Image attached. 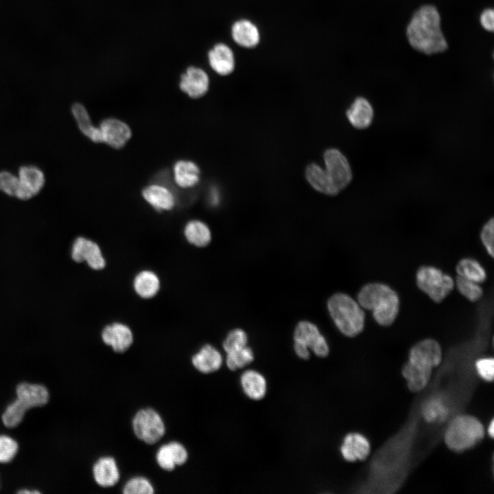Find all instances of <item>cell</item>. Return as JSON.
Returning <instances> with one entry per match:
<instances>
[{
	"mask_svg": "<svg viewBox=\"0 0 494 494\" xmlns=\"http://www.w3.org/2000/svg\"><path fill=\"white\" fill-rule=\"evenodd\" d=\"M480 23L487 31L493 32L494 29V11L491 8L483 10L480 15Z\"/></svg>",
	"mask_w": 494,
	"mask_h": 494,
	"instance_id": "41",
	"label": "cell"
},
{
	"mask_svg": "<svg viewBox=\"0 0 494 494\" xmlns=\"http://www.w3.org/2000/svg\"><path fill=\"white\" fill-rule=\"evenodd\" d=\"M294 351L301 359L309 358V349L320 357H325L329 354V348L326 339L316 325L309 321L298 323L294 333Z\"/></svg>",
	"mask_w": 494,
	"mask_h": 494,
	"instance_id": "6",
	"label": "cell"
},
{
	"mask_svg": "<svg viewBox=\"0 0 494 494\" xmlns=\"http://www.w3.org/2000/svg\"><path fill=\"white\" fill-rule=\"evenodd\" d=\"M329 314L337 328L346 336L352 338L364 329L365 314L358 302L344 293H336L327 302Z\"/></svg>",
	"mask_w": 494,
	"mask_h": 494,
	"instance_id": "3",
	"label": "cell"
},
{
	"mask_svg": "<svg viewBox=\"0 0 494 494\" xmlns=\"http://www.w3.org/2000/svg\"><path fill=\"white\" fill-rule=\"evenodd\" d=\"M476 368L480 377L492 381L494 376V360L493 358H482L476 362Z\"/></svg>",
	"mask_w": 494,
	"mask_h": 494,
	"instance_id": "40",
	"label": "cell"
},
{
	"mask_svg": "<svg viewBox=\"0 0 494 494\" xmlns=\"http://www.w3.org/2000/svg\"><path fill=\"white\" fill-rule=\"evenodd\" d=\"M20 187L16 198L27 200L36 196L45 186L43 171L34 165H24L18 170Z\"/></svg>",
	"mask_w": 494,
	"mask_h": 494,
	"instance_id": "9",
	"label": "cell"
},
{
	"mask_svg": "<svg viewBox=\"0 0 494 494\" xmlns=\"http://www.w3.org/2000/svg\"><path fill=\"white\" fill-rule=\"evenodd\" d=\"M247 342L248 337L245 331L240 329H235L228 333L222 346L227 353L247 346Z\"/></svg>",
	"mask_w": 494,
	"mask_h": 494,
	"instance_id": "36",
	"label": "cell"
},
{
	"mask_svg": "<svg viewBox=\"0 0 494 494\" xmlns=\"http://www.w3.org/2000/svg\"><path fill=\"white\" fill-rule=\"evenodd\" d=\"M19 451V444L13 438L0 435V463H8L12 461Z\"/></svg>",
	"mask_w": 494,
	"mask_h": 494,
	"instance_id": "37",
	"label": "cell"
},
{
	"mask_svg": "<svg viewBox=\"0 0 494 494\" xmlns=\"http://www.w3.org/2000/svg\"><path fill=\"white\" fill-rule=\"evenodd\" d=\"M17 493H19V494H40V493H41V492L39 491L38 490H36V489L35 490H29V489H21L20 491H19L17 492Z\"/></svg>",
	"mask_w": 494,
	"mask_h": 494,
	"instance_id": "42",
	"label": "cell"
},
{
	"mask_svg": "<svg viewBox=\"0 0 494 494\" xmlns=\"http://www.w3.org/2000/svg\"><path fill=\"white\" fill-rule=\"evenodd\" d=\"M189 458L187 448L180 442L171 441L159 447L155 460L158 467L163 471L171 472L177 466L185 464Z\"/></svg>",
	"mask_w": 494,
	"mask_h": 494,
	"instance_id": "11",
	"label": "cell"
},
{
	"mask_svg": "<svg viewBox=\"0 0 494 494\" xmlns=\"http://www.w3.org/2000/svg\"><path fill=\"white\" fill-rule=\"evenodd\" d=\"M432 370L408 361L403 366L402 374L407 380L409 389L412 392H419L428 384Z\"/></svg>",
	"mask_w": 494,
	"mask_h": 494,
	"instance_id": "26",
	"label": "cell"
},
{
	"mask_svg": "<svg viewBox=\"0 0 494 494\" xmlns=\"http://www.w3.org/2000/svg\"><path fill=\"white\" fill-rule=\"evenodd\" d=\"M442 349L437 341L425 339L416 343L410 351L409 362L432 369L441 362Z\"/></svg>",
	"mask_w": 494,
	"mask_h": 494,
	"instance_id": "10",
	"label": "cell"
},
{
	"mask_svg": "<svg viewBox=\"0 0 494 494\" xmlns=\"http://www.w3.org/2000/svg\"><path fill=\"white\" fill-rule=\"evenodd\" d=\"M173 174L176 184L181 188L192 187L199 181L200 169L190 161H177L174 165Z\"/></svg>",
	"mask_w": 494,
	"mask_h": 494,
	"instance_id": "25",
	"label": "cell"
},
{
	"mask_svg": "<svg viewBox=\"0 0 494 494\" xmlns=\"http://www.w3.org/2000/svg\"><path fill=\"white\" fill-rule=\"evenodd\" d=\"M480 239L488 254L494 257V220L491 218L483 226L480 232Z\"/></svg>",
	"mask_w": 494,
	"mask_h": 494,
	"instance_id": "39",
	"label": "cell"
},
{
	"mask_svg": "<svg viewBox=\"0 0 494 494\" xmlns=\"http://www.w3.org/2000/svg\"><path fill=\"white\" fill-rule=\"evenodd\" d=\"M240 384L244 394L250 399H262L267 391L264 376L255 370H247L240 377Z\"/></svg>",
	"mask_w": 494,
	"mask_h": 494,
	"instance_id": "24",
	"label": "cell"
},
{
	"mask_svg": "<svg viewBox=\"0 0 494 494\" xmlns=\"http://www.w3.org/2000/svg\"><path fill=\"white\" fill-rule=\"evenodd\" d=\"M184 234L189 243L198 247L207 246L211 239L209 228L200 220L189 222L185 227Z\"/></svg>",
	"mask_w": 494,
	"mask_h": 494,
	"instance_id": "30",
	"label": "cell"
},
{
	"mask_svg": "<svg viewBox=\"0 0 494 494\" xmlns=\"http://www.w3.org/2000/svg\"><path fill=\"white\" fill-rule=\"evenodd\" d=\"M102 143L113 148H121L131 137V130L124 121L115 118L103 120L99 126Z\"/></svg>",
	"mask_w": 494,
	"mask_h": 494,
	"instance_id": "14",
	"label": "cell"
},
{
	"mask_svg": "<svg viewBox=\"0 0 494 494\" xmlns=\"http://www.w3.org/2000/svg\"><path fill=\"white\" fill-rule=\"evenodd\" d=\"M179 87L191 98H199L209 90V78L204 70L196 67H188L180 76Z\"/></svg>",
	"mask_w": 494,
	"mask_h": 494,
	"instance_id": "13",
	"label": "cell"
},
{
	"mask_svg": "<svg viewBox=\"0 0 494 494\" xmlns=\"http://www.w3.org/2000/svg\"><path fill=\"white\" fill-rule=\"evenodd\" d=\"M71 113L83 134L95 143H102L99 128L92 124L88 111L82 104H73Z\"/></svg>",
	"mask_w": 494,
	"mask_h": 494,
	"instance_id": "27",
	"label": "cell"
},
{
	"mask_svg": "<svg viewBox=\"0 0 494 494\" xmlns=\"http://www.w3.org/2000/svg\"><path fill=\"white\" fill-rule=\"evenodd\" d=\"M346 115L353 127L364 129L371 124L374 112L370 103L366 98L358 97L346 110Z\"/></svg>",
	"mask_w": 494,
	"mask_h": 494,
	"instance_id": "23",
	"label": "cell"
},
{
	"mask_svg": "<svg viewBox=\"0 0 494 494\" xmlns=\"http://www.w3.org/2000/svg\"><path fill=\"white\" fill-rule=\"evenodd\" d=\"M305 176L308 183L316 191L322 193L335 196L338 194L331 186L325 169L316 163H311L307 167Z\"/></svg>",
	"mask_w": 494,
	"mask_h": 494,
	"instance_id": "29",
	"label": "cell"
},
{
	"mask_svg": "<svg viewBox=\"0 0 494 494\" xmlns=\"http://www.w3.org/2000/svg\"><path fill=\"white\" fill-rule=\"evenodd\" d=\"M223 358L220 351L211 344H205L191 357V364L198 372L209 374L217 371Z\"/></svg>",
	"mask_w": 494,
	"mask_h": 494,
	"instance_id": "19",
	"label": "cell"
},
{
	"mask_svg": "<svg viewBox=\"0 0 494 494\" xmlns=\"http://www.w3.org/2000/svg\"><path fill=\"white\" fill-rule=\"evenodd\" d=\"M484 435V427L478 419L469 415H460L448 426L445 441L451 450L462 451L476 445Z\"/></svg>",
	"mask_w": 494,
	"mask_h": 494,
	"instance_id": "4",
	"label": "cell"
},
{
	"mask_svg": "<svg viewBox=\"0 0 494 494\" xmlns=\"http://www.w3.org/2000/svg\"><path fill=\"white\" fill-rule=\"evenodd\" d=\"M416 281L418 287L436 303L442 302L455 286L451 276L431 266H423L418 269Z\"/></svg>",
	"mask_w": 494,
	"mask_h": 494,
	"instance_id": "5",
	"label": "cell"
},
{
	"mask_svg": "<svg viewBox=\"0 0 494 494\" xmlns=\"http://www.w3.org/2000/svg\"><path fill=\"white\" fill-rule=\"evenodd\" d=\"M72 259L78 263L86 261L94 270L103 269L105 259L99 246L84 237H78L73 243L71 252Z\"/></svg>",
	"mask_w": 494,
	"mask_h": 494,
	"instance_id": "12",
	"label": "cell"
},
{
	"mask_svg": "<svg viewBox=\"0 0 494 494\" xmlns=\"http://www.w3.org/2000/svg\"><path fill=\"white\" fill-rule=\"evenodd\" d=\"M102 339L113 351L122 353L132 346L133 335L127 325L116 322L104 327L102 332Z\"/></svg>",
	"mask_w": 494,
	"mask_h": 494,
	"instance_id": "15",
	"label": "cell"
},
{
	"mask_svg": "<svg viewBox=\"0 0 494 494\" xmlns=\"http://www.w3.org/2000/svg\"><path fill=\"white\" fill-rule=\"evenodd\" d=\"M134 289L137 294L143 298H150L156 294L160 287L158 276L152 271L143 270L134 279Z\"/></svg>",
	"mask_w": 494,
	"mask_h": 494,
	"instance_id": "28",
	"label": "cell"
},
{
	"mask_svg": "<svg viewBox=\"0 0 494 494\" xmlns=\"http://www.w3.org/2000/svg\"><path fill=\"white\" fill-rule=\"evenodd\" d=\"M325 172L333 188L338 193L351 181L352 172L346 156L338 149H328L324 153Z\"/></svg>",
	"mask_w": 494,
	"mask_h": 494,
	"instance_id": "8",
	"label": "cell"
},
{
	"mask_svg": "<svg viewBox=\"0 0 494 494\" xmlns=\"http://www.w3.org/2000/svg\"><path fill=\"white\" fill-rule=\"evenodd\" d=\"M254 353L250 347L246 346L240 349L226 353V364L231 370L242 368L254 360Z\"/></svg>",
	"mask_w": 494,
	"mask_h": 494,
	"instance_id": "33",
	"label": "cell"
},
{
	"mask_svg": "<svg viewBox=\"0 0 494 494\" xmlns=\"http://www.w3.org/2000/svg\"><path fill=\"white\" fill-rule=\"evenodd\" d=\"M28 409L18 399L8 404L1 414V421L5 427L12 429L17 427L23 420Z\"/></svg>",
	"mask_w": 494,
	"mask_h": 494,
	"instance_id": "32",
	"label": "cell"
},
{
	"mask_svg": "<svg viewBox=\"0 0 494 494\" xmlns=\"http://www.w3.org/2000/svg\"><path fill=\"white\" fill-rule=\"evenodd\" d=\"M231 36L236 44L248 49L258 45L261 39L257 26L246 19L234 22L231 27Z\"/></svg>",
	"mask_w": 494,
	"mask_h": 494,
	"instance_id": "20",
	"label": "cell"
},
{
	"mask_svg": "<svg viewBox=\"0 0 494 494\" xmlns=\"http://www.w3.org/2000/svg\"><path fill=\"white\" fill-rule=\"evenodd\" d=\"M458 276L478 283L486 279V272L484 267L475 259L466 257L460 259L456 266Z\"/></svg>",
	"mask_w": 494,
	"mask_h": 494,
	"instance_id": "31",
	"label": "cell"
},
{
	"mask_svg": "<svg viewBox=\"0 0 494 494\" xmlns=\"http://www.w3.org/2000/svg\"><path fill=\"white\" fill-rule=\"evenodd\" d=\"M406 34L410 45L427 55L443 52L448 47L440 29V14L432 5H423L414 13Z\"/></svg>",
	"mask_w": 494,
	"mask_h": 494,
	"instance_id": "1",
	"label": "cell"
},
{
	"mask_svg": "<svg viewBox=\"0 0 494 494\" xmlns=\"http://www.w3.org/2000/svg\"><path fill=\"white\" fill-rule=\"evenodd\" d=\"M124 494H153L154 488L151 482L143 476H134L128 479L122 489Z\"/></svg>",
	"mask_w": 494,
	"mask_h": 494,
	"instance_id": "35",
	"label": "cell"
},
{
	"mask_svg": "<svg viewBox=\"0 0 494 494\" xmlns=\"http://www.w3.org/2000/svg\"><path fill=\"white\" fill-rule=\"evenodd\" d=\"M370 449L368 440L358 433L347 434L340 447L342 457L349 462L364 460L368 456Z\"/></svg>",
	"mask_w": 494,
	"mask_h": 494,
	"instance_id": "22",
	"label": "cell"
},
{
	"mask_svg": "<svg viewBox=\"0 0 494 494\" xmlns=\"http://www.w3.org/2000/svg\"><path fill=\"white\" fill-rule=\"evenodd\" d=\"M489 435L493 438L494 436V421H491L488 430Z\"/></svg>",
	"mask_w": 494,
	"mask_h": 494,
	"instance_id": "43",
	"label": "cell"
},
{
	"mask_svg": "<svg viewBox=\"0 0 494 494\" xmlns=\"http://www.w3.org/2000/svg\"><path fill=\"white\" fill-rule=\"evenodd\" d=\"M134 436L147 445L157 443L165 434L166 427L161 414L154 408H145L136 412L132 420Z\"/></svg>",
	"mask_w": 494,
	"mask_h": 494,
	"instance_id": "7",
	"label": "cell"
},
{
	"mask_svg": "<svg viewBox=\"0 0 494 494\" xmlns=\"http://www.w3.org/2000/svg\"><path fill=\"white\" fill-rule=\"evenodd\" d=\"M142 195L147 202L157 211H169L175 206L174 193L162 184L155 183L147 186L143 189Z\"/></svg>",
	"mask_w": 494,
	"mask_h": 494,
	"instance_id": "21",
	"label": "cell"
},
{
	"mask_svg": "<svg viewBox=\"0 0 494 494\" xmlns=\"http://www.w3.org/2000/svg\"><path fill=\"white\" fill-rule=\"evenodd\" d=\"M357 301L364 309L372 311L376 322L383 327L391 325L399 314V296L394 290L384 283L366 284L360 290Z\"/></svg>",
	"mask_w": 494,
	"mask_h": 494,
	"instance_id": "2",
	"label": "cell"
},
{
	"mask_svg": "<svg viewBox=\"0 0 494 494\" xmlns=\"http://www.w3.org/2000/svg\"><path fill=\"white\" fill-rule=\"evenodd\" d=\"M458 292L471 302L478 301L483 295V290L480 283L457 276L455 281Z\"/></svg>",
	"mask_w": 494,
	"mask_h": 494,
	"instance_id": "34",
	"label": "cell"
},
{
	"mask_svg": "<svg viewBox=\"0 0 494 494\" xmlns=\"http://www.w3.org/2000/svg\"><path fill=\"white\" fill-rule=\"evenodd\" d=\"M20 187L18 176L8 170L0 171V191L16 198Z\"/></svg>",
	"mask_w": 494,
	"mask_h": 494,
	"instance_id": "38",
	"label": "cell"
},
{
	"mask_svg": "<svg viewBox=\"0 0 494 494\" xmlns=\"http://www.w3.org/2000/svg\"><path fill=\"white\" fill-rule=\"evenodd\" d=\"M208 61L211 69L223 76L233 73L235 67V58L232 49L222 43L215 45L209 50Z\"/></svg>",
	"mask_w": 494,
	"mask_h": 494,
	"instance_id": "18",
	"label": "cell"
},
{
	"mask_svg": "<svg viewBox=\"0 0 494 494\" xmlns=\"http://www.w3.org/2000/svg\"><path fill=\"white\" fill-rule=\"evenodd\" d=\"M92 473L95 482L104 489L115 486L120 480L117 461L109 456L99 458L93 465Z\"/></svg>",
	"mask_w": 494,
	"mask_h": 494,
	"instance_id": "16",
	"label": "cell"
},
{
	"mask_svg": "<svg viewBox=\"0 0 494 494\" xmlns=\"http://www.w3.org/2000/svg\"><path fill=\"white\" fill-rule=\"evenodd\" d=\"M16 399L28 410L45 405L50 397L49 392L45 385L26 381L16 386Z\"/></svg>",
	"mask_w": 494,
	"mask_h": 494,
	"instance_id": "17",
	"label": "cell"
}]
</instances>
